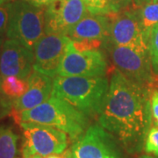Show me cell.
<instances>
[{"label":"cell","instance_id":"cell-7","mask_svg":"<svg viewBox=\"0 0 158 158\" xmlns=\"http://www.w3.org/2000/svg\"><path fill=\"white\" fill-rule=\"evenodd\" d=\"M70 148L72 158H122L118 141L99 124L90 125Z\"/></svg>","mask_w":158,"mask_h":158},{"label":"cell","instance_id":"cell-29","mask_svg":"<svg viewBox=\"0 0 158 158\" xmlns=\"http://www.w3.org/2000/svg\"><path fill=\"white\" fill-rule=\"evenodd\" d=\"M11 1H13V0H0V6L7 5V4L11 3Z\"/></svg>","mask_w":158,"mask_h":158},{"label":"cell","instance_id":"cell-32","mask_svg":"<svg viewBox=\"0 0 158 158\" xmlns=\"http://www.w3.org/2000/svg\"><path fill=\"white\" fill-rule=\"evenodd\" d=\"M3 43H4V39L0 37V53H1V49H2V46H3Z\"/></svg>","mask_w":158,"mask_h":158},{"label":"cell","instance_id":"cell-30","mask_svg":"<svg viewBox=\"0 0 158 158\" xmlns=\"http://www.w3.org/2000/svg\"><path fill=\"white\" fill-rule=\"evenodd\" d=\"M139 158H158V156H149V155H143V156H141Z\"/></svg>","mask_w":158,"mask_h":158},{"label":"cell","instance_id":"cell-11","mask_svg":"<svg viewBox=\"0 0 158 158\" xmlns=\"http://www.w3.org/2000/svg\"><path fill=\"white\" fill-rule=\"evenodd\" d=\"M69 40L65 34H44L34 47V70L55 78Z\"/></svg>","mask_w":158,"mask_h":158},{"label":"cell","instance_id":"cell-31","mask_svg":"<svg viewBox=\"0 0 158 158\" xmlns=\"http://www.w3.org/2000/svg\"><path fill=\"white\" fill-rule=\"evenodd\" d=\"M29 158H46L44 156H40V155H34L33 156H31V157Z\"/></svg>","mask_w":158,"mask_h":158},{"label":"cell","instance_id":"cell-24","mask_svg":"<svg viewBox=\"0 0 158 158\" xmlns=\"http://www.w3.org/2000/svg\"><path fill=\"white\" fill-rule=\"evenodd\" d=\"M2 76L0 74V106H7V107H12V100L11 98H9L4 93V91L2 90ZM13 108V107H12Z\"/></svg>","mask_w":158,"mask_h":158},{"label":"cell","instance_id":"cell-25","mask_svg":"<svg viewBox=\"0 0 158 158\" xmlns=\"http://www.w3.org/2000/svg\"><path fill=\"white\" fill-rule=\"evenodd\" d=\"M26 1L38 7H47L55 0H26Z\"/></svg>","mask_w":158,"mask_h":158},{"label":"cell","instance_id":"cell-26","mask_svg":"<svg viewBox=\"0 0 158 158\" xmlns=\"http://www.w3.org/2000/svg\"><path fill=\"white\" fill-rule=\"evenodd\" d=\"M46 158H72V152H71V148L66 149L64 152L61 154H53Z\"/></svg>","mask_w":158,"mask_h":158},{"label":"cell","instance_id":"cell-10","mask_svg":"<svg viewBox=\"0 0 158 158\" xmlns=\"http://www.w3.org/2000/svg\"><path fill=\"white\" fill-rule=\"evenodd\" d=\"M109 16L111 25L109 38L106 41L114 45L148 51V42L134 7Z\"/></svg>","mask_w":158,"mask_h":158},{"label":"cell","instance_id":"cell-1","mask_svg":"<svg viewBox=\"0 0 158 158\" xmlns=\"http://www.w3.org/2000/svg\"><path fill=\"white\" fill-rule=\"evenodd\" d=\"M98 121L127 152H139L152 122L147 87L131 81L115 69Z\"/></svg>","mask_w":158,"mask_h":158},{"label":"cell","instance_id":"cell-13","mask_svg":"<svg viewBox=\"0 0 158 158\" xmlns=\"http://www.w3.org/2000/svg\"><path fill=\"white\" fill-rule=\"evenodd\" d=\"M53 79L33 70L27 78L28 87L27 91L19 98L12 100V110L16 112L30 110L47 101L52 94Z\"/></svg>","mask_w":158,"mask_h":158},{"label":"cell","instance_id":"cell-12","mask_svg":"<svg viewBox=\"0 0 158 158\" xmlns=\"http://www.w3.org/2000/svg\"><path fill=\"white\" fill-rule=\"evenodd\" d=\"M34 49L29 48L19 40H4L0 53V74L2 77L16 76L27 79L34 70Z\"/></svg>","mask_w":158,"mask_h":158},{"label":"cell","instance_id":"cell-4","mask_svg":"<svg viewBox=\"0 0 158 158\" xmlns=\"http://www.w3.org/2000/svg\"><path fill=\"white\" fill-rule=\"evenodd\" d=\"M7 39L19 40L29 48L45 34V9L26 0H13L10 3Z\"/></svg>","mask_w":158,"mask_h":158},{"label":"cell","instance_id":"cell-19","mask_svg":"<svg viewBox=\"0 0 158 158\" xmlns=\"http://www.w3.org/2000/svg\"><path fill=\"white\" fill-rule=\"evenodd\" d=\"M88 8L90 14H101V15H110L112 14V10L109 6L108 0H83Z\"/></svg>","mask_w":158,"mask_h":158},{"label":"cell","instance_id":"cell-15","mask_svg":"<svg viewBox=\"0 0 158 158\" xmlns=\"http://www.w3.org/2000/svg\"><path fill=\"white\" fill-rule=\"evenodd\" d=\"M135 9L145 38L148 42L151 30L158 24V0H151L140 8Z\"/></svg>","mask_w":158,"mask_h":158},{"label":"cell","instance_id":"cell-3","mask_svg":"<svg viewBox=\"0 0 158 158\" xmlns=\"http://www.w3.org/2000/svg\"><path fill=\"white\" fill-rule=\"evenodd\" d=\"M14 113V119L20 122L48 125L66 133L71 140H77L90 127V118L68 102L51 96L47 101L30 110Z\"/></svg>","mask_w":158,"mask_h":158},{"label":"cell","instance_id":"cell-23","mask_svg":"<svg viewBox=\"0 0 158 158\" xmlns=\"http://www.w3.org/2000/svg\"><path fill=\"white\" fill-rule=\"evenodd\" d=\"M150 108H151V116L155 124L158 126V90L153 91L150 98Z\"/></svg>","mask_w":158,"mask_h":158},{"label":"cell","instance_id":"cell-20","mask_svg":"<svg viewBox=\"0 0 158 158\" xmlns=\"http://www.w3.org/2000/svg\"><path fill=\"white\" fill-rule=\"evenodd\" d=\"M143 148L147 154L158 156V126H154L149 128Z\"/></svg>","mask_w":158,"mask_h":158},{"label":"cell","instance_id":"cell-27","mask_svg":"<svg viewBox=\"0 0 158 158\" xmlns=\"http://www.w3.org/2000/svg\"><path fill=\"white\" fill-rule=\"evenodd\" d=\"M12 107H7V106H0V120L6 118V116L10 115L12 112Z\"/></svg>","mask_w":158,"mask_h":158},{"label":"cell","instance_id":"cell-18","mask_svg":"<svg viewBox=\"0 0 158 158\" xmlns=\"http://www.w3.org/2000/svg\"><path fill=\"white\" fill-rule=\"evenodd\" d=\"M148 51L153 72L158 75V24L153 27L150 32L148 40Z\"/></svg>","mask_w":158,"mask_h":158},{"label":"cell","instance_id":"cell-9","mask_svg":"<svg viewBox=\"0 0 158 158\" xmlns=\"http://www.w3.org/2000/svg\"><path fill=\"white\" fill-rule=\"evenodd\" d=\"M89 14L83 0H55L45 9V34L67 35Z\"/></svg>","mask_w":158,"mask_h":158},{"label":"cell","instance_id":"cell-22","mask_svg":"<svg viewBox=\"0 0 158 158\" xmlns=\"http://www.w3.org/2000/svg\"><path fill=\"white\" fill-rule=\"evenodd\" d=\"M10 3L0 6V37L5 38L6 36V31L9 21V10H10Z\"/></svg>","mask_w":158,"mask_h":158},{"label":"cell","instance_id":"cell-2","mask_svg":"<svg viewBox=\"0 0 158 158\" xmlns=\"http://www.w3.org/2000/svg\"><path fill=\"white\" fill-rule=\"evenodd\" d=\"M110 82L105 77H62L53 79L51 96L67 101L89 118L99 116Z\"/></svg>","mask_w":158,"mask_h":158},{"label":"cell","instance_id":"cell-17","mask_svg":"<svg viewBox=\"0 0 158 158\" xmlns=\"http://www.w3.org/2000/svg\"><path fill=\"white\" fill-rule=\"evenodd\" d=\"M2 90L11 100L21 97L28 87L27 79L18 77L16 76H8L2 79Z\"/></svg>","mask_w":158,"mask_h":158},{"label":"cell","instance_id":"cell-28","mask_svg":"<svg viewBox=\"0 0 158 158\" xmlns=\"http://www.w3.org/2000/svg\"><path fill=\"white\" fill-rule=\"evenodd\" d=\"M150 1L151 0H134V3H135L134 8H140L141 6L148 4V2H150Z\"/></svg>","mask_w":158,"mask_h":158},{"label":"cell","instance_id":"cell-5","mask_svg":"<svg viewBox=\"0 0 158 158\" xmlns=\"http://www.w3.org/2000/svg\"><path fill=\"white\" fill-rule=\"evenodd\" d=\"M23 130V158L34 155L47 157L53 154H61L68 147V135L48 125L20 122Z\"/></svg>","mask_w":158,"mask_h":158},{"label":"cell","instance_id":"cell-14","mask_svg":"<svg viewBox=\"0 0 158 158\" xmlns=\"http://www.w3.org/2000/svg\"><path fill=\"white\" fill-rule=\"evenodd\" d=\"M110 25L109 15L89 14L80 20L67 35L71 40H98L106 42L109 38Z\"/></svg>","mask_w":158,"mask_h":158},{"label":"cell","instance_id":"cell-6","mask_svg":"<svg viewBox=\"0 0 158 158\" xmlns=\"http://www.w3.org/2000/svg\"><path fill=\"white\" fill-rule=\"evenodd\" d=\"M116 69L138 85L147 87L153 82L152 65L149 51L125 46L114 45L106 41Z\"/></svg>","mask_w":158,"mask_h":158},{"label":"cell","instance_id":"cell-21","mask_svg":"<svg viewBox=\"0 0 158 158\" xmlns=\"http://www.w3.org/2000/svg\"><path fill=\"white\" fill-rule=\"evenodd\" d=\"M112 10V14L127 11L135 6L134 0H108Z\"/></svg>","mask_w":158,"mask_h":158},{"label":"cell","instance_id":"cell-8","mask_svg":"<svg viewBox=\"0 0 158 158\" xmlns=\"http://www.w3.org/2000/svg\"><path fill=\"white\" fill-rule=\"evenodd\" d=\"M107 68L108 62L101 51H79L70 40L66 47L57 76L105 77Z\"/></svg>","mask_w":158,"mask_h":158},{"label":"cell","instance_id":"cell-16","mask_svg":"<svg viewBox=\"0 0 158 158\" xmlns=\"http://www.w3.org/2000/svg\"><path fill=\"white\" fill-rule=\"evenodd\" d=\"M19 137L11 127L0 126V158H15Z\"/></svg>","mask_w":158,"mask_h":158}]
</instances>
